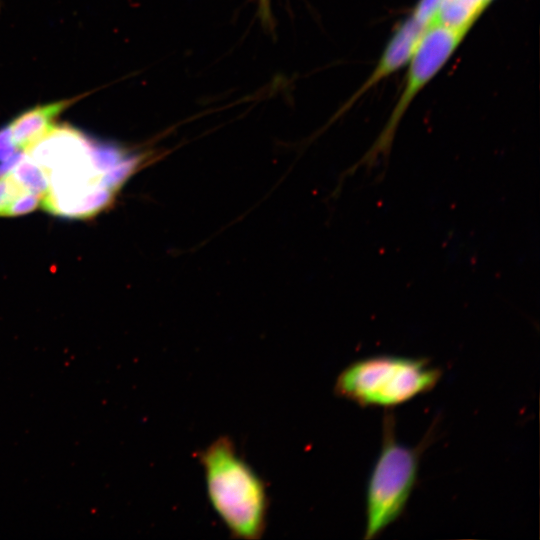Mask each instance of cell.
I'll use <instances>...</instances> for the list:
<instances>
[{
  "instance_id": "5",
  "label": "cell",
  "mask_w": 540,
  "mask_h": 540,
  "mask_svg": "<svg viewBox=\"0 0 540 540\" xmlns=\"http://www.w3.org/2000/svg\"><path fill=\"white\" fill-rule=\"evenodd\" d=\"M427 28L418 24L412 17L403 22L390 39L372 74L339 113L346 111L370 88L410 61Z\"/></svg>"
},
{
  "instance_id": "6",
  "label": "cell",
  "mask_w": 540,
  "mask_h": 540,
  "mask_svg": "<svg viewBox=\"0 0 540 540\" xmlns=\"http://www.w3.org/2000/svg\"><path fill=\"white\" fill-rule=\"evenodd\" d=\"M74 99H64L30 108L15 117L5 127L18 151H25L42 138L53 126L54 120Z\"/></svg>"
},
{
  "instance_id": "3",
  "label": "cell",
  "mask_w": 540,
  "mask_h": 540,
  "mask_svg": "<svg viewBox=\"0 0 540 540\" xmlns=\"http://www.w3.org/2000/svg\"><path fill=\"white\" fill-rule=\"evenodd\" d=\"M382 447L371 471L366 490L364 538L373 539L403 513L415 485L420 450L399 443L395 419H383Z\"/></svg>"
},
{
  "instance_id": "2",
  "label": "cell",
  "mask_w": 540,
  "mask_h": 540,
  "mask_svg": "<svg viewBox=\"0 0 540 540\" xmlns=\"http://www.w3.org/2000/svg\"><path fill=\"white\" fill-rule=\"evenodd\" d=\"M441 374L427 359L374 356L344 368L336 378L334 393L362 407L389 408L430 391Z\"/></svg>"
},
{
  "instance_id": "1",
  "label": "cell",
  "mask_w": 540,
  "mask_h": 540,
  "mask_svg": "<svg viewBox=\"0 0 540 540\" xmlns=\"http://www.w3.org/2000/svg\"><path fill=\"white\" fill-rule=\"evenodd\" d=\"M197 458L208 499L229 533L241 540L260 539L267 525V488L233 440L220 436L199 451Z\"/></svg>"
},
{
  "instance_id": "7",
  "label": "cell",
  "mask_w": 540,
  "mask_h": 540,
  "mask_svg": "<svg viewBox=\"0 0 540 540\" xmlns=\"http://www.w3.org/2000/svg\"><path fill=\"white\" fill-rule=\"evenodd\" d=\"M40 197L30 192L8 171L0 176V216H18L33 211Z\"/></svg>"
},
{
  "instance_id": "11",
  "label": "cell",
  "mask_w": 540,
  "mask_h": 540,
  "mask_svg": "<svg viewBox=\"0 0 540 540\" xmlns=\"http://www.w3.org/2000/svg\"><path fill=\"white\" fill-rule=\"evenodd\" d=\"M492 0H489V2H491Z\"/></svg>"
},
{
  "instance_id": "4",
  "label": "cell",
  "mask_w": 540,
  "mask_h": 540,
  "mask_svg": "<svg viewBox=\"0 0 540 540\" xmlns=\"http://www.w3.org/2000/svg\"><path fill=\"white\" fill-rule=\"evenodd\" d=\"M466 33L467 31L436 22L425 30L410 59L405 88L388 122L371 148L352 166L350 172L361 166L372 168L380 158H386L389 155L399 122L410 103L448 61Z\"/></svg>"
},
{
  "instance_id": "10",
  "label": "cell",
  "mask_w": 540,
  "mask_h": 540,
  "mask_svg": "<svg viewBox=\"0 0 540 540\" xmlns=\"http://www.w3.org/2000/svg\"><path fill=\"white\" fill-rule=\"evenodd\" d=\"M19 152L13 145L5 126L0 128V162Z\"/></svg>"
},
{
  "instance_id": "9",
  "label": "cell",
  "mask_w": 540,
  "mask_h": 540,
  "mask_svg": "<svg viewBox=\"0 0 540 540\" xmlns=\"http://www.w3.org/2000/svg\"><path fill=\"white\" fill-rule=\"evenodd\" d=\"M443 0H420L413 10L411 17L420 25L427 28L435 22Z\"/></svg>"
},
{
  "instance_id": "8",
  "label": "cell",
  "mask_w": 540,
  "mask_h": 540,
  "mask_svg": "<svg viewBox=\"0 0 540 540\" xmlns=\"http://www.w3.org/2000/svg\"><path fill=\"white\" fill-rule=\"evenodd\" d=\"M489 3V0H443L435 22L468 32Z\"/></svg>"
}]
</instances>
